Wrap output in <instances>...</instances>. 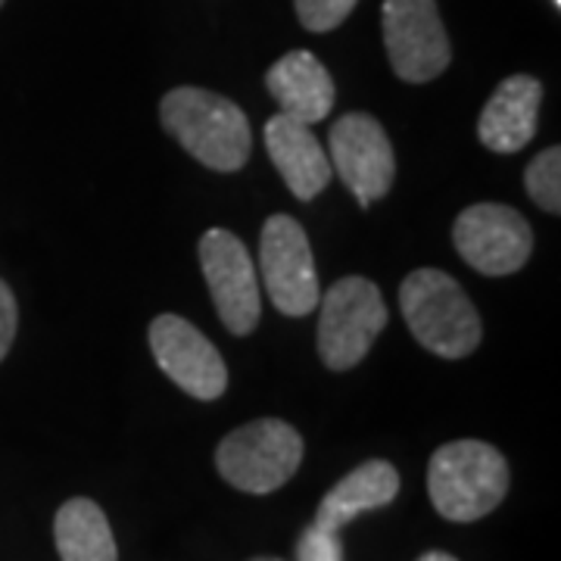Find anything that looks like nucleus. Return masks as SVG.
Segmentation results:
<instances>
[{
    "mask_svg": "<svg viewBox=\"0 0 561 561\" xmlns=\"http://www.w3.org/2000/svg\"><path fill=\"white\" fill-rule=\"evenodd\" d=\"M328 147L331 169H337L362 209L387 197L397 179V157L381 122L368 113H346L331 125Z\"/></svg>",
    "mask_w": 561,
    "mask_h": 561,
    "instance_id": "9",
    "label": "nucleus"
},
{
    "mask_svg": "<svg viewBox=\"0 0 561 561\" xmlns=\"http://www.w3.org/2000/svg\"><path fill=\"white\" fill-rule=\"evenodd\" d=\"M265 84H268L272 98L278 101L280 113L302 122V125H316L334 106L331 72L309 50H290L287 57H280L268 69Z\"/></svg>",
    "mask_w": 561,
    "mask_h": 561,
    "instance_id": "14",
    "label": "nucleus"
},
{
    "mask_svg": "<svg viewBox=\"0 0 561 561\" xmlns=\"http://www.w3.org/2000/svg\"><path fill=\"white\" fill-rule=\"evenodd\" d=\"M265 150L297 201H316L331 181V160L309 125L278 113L265 125Z\"/></svg>",
    "mask_w": 561,
    "mask_h": 561,
    "instance_id": "13",
    "label": "nucleus"
},
{
    "mask_svg": "<svg viewBox=\"0 0 561 561\" xmlns=\"http://www.w3.org/2000/svg\"><path fill=\"white\" fill-rule=\"evenodd\" d=\"M0 7H3V0H0Z\"/></svg>",
    "mask_w": 561,
    "mask_h": 561,
    "instance_id": "24",
    "label": "nucleus"
},
{
    "mask_svg": "<svg viewBox=\"0 0 561 561\" xmlns=\"http://www.w3.org/2000/svg\"><path fill=\"white\" fill-rule=\"evenodd\" d=\"M260 272L262 287L278 312L302 319L319 309L321 290L316 256L297 219L272 216L265 221L260 241Z\"/></svg>",
    "mask_w": 561,
    "mask_h": 561,
    "instance_id": "6",
    "label": "nucleus"
},
{
    "mask_svg": "<svg viewBox=\"0 0 561 561\" xmlns=\"http://www.w3.org/2000/svg\"><path fill=\"white\" fill-rule=\"evenodd\" d=\"M302 437L280 419H260L231 431L216 449V468L243 493H275L297 474Z\"/></svg>",
    "mask_w": 561,
    "mask_h": 561,
    "instance_id": "4",
    "label": "nucleus"
},
{
    "mask_svg": "<svg viewBox=\"0 0 561 561\" xmlns=\"http://www.w3.org/2000/svg\"><path fill=\"white\" fill-rule=\"evenodd\" d=\"M319 356L331 371L356 368L378 334L387 328V306H383L378 284L368 278H341L328 287L324 300H319Z\"/></svg>",
    "mask_w": 561,
    "mask_h": 561,
    "instance_id": "5",
    "label": "nucleus"
},
{
    "mask_svg": "<svg viewBox=\"0 0 561 561\" xmlns=\"http://www.w3.org/2000/svg\"><path fill=\"white\" fill-rule=\"evenodd\" d=\"M16 328H20V306L13 290L0 280V362L7 359L10 346L16 341Z\"/></svg>",
    "mask_w": 561,
    "mask_h": 561,
    "instance_id": "20",
    "label": "nucleus"
},
{
    "mask_svg": "<svg viewBox=\"0 0 561 561\" xmlns=\"http://www.w3.org/2000/svg\"><path fill=\"white\" fill-rule=\"evenodd\" d=\"M356 3L359 0H294L302 28L309 32H334L356 10Z\"/></svg>",
    "mask_w": 561,
    "mask_h": 561,
    "instance_id": "18",
    "label": "nucleus"
},
{
    "mask_svg": "<svg viewBox=\"0 0 561 561\" xmlns=\"http://www.w3.org/2000/svg\"><path fill=\"white\" fill-rule=\"evenodd\" d=\"M427 493L449 522H478L508 493V465L496 446L456 440L440 446L427 468Z\"/></svg>",
    "mask_w": 561,
    "mask_h": 561,
    "instance_id": "3",
    "label": "nucleus"
},
{
    "mask_svg": "<svg viewBox=\"0 0 561 561\" xmlns=\"http://www.w3.org/2000/svg\"><path fill=\"white\" fill-rule=\"evenodd\" d=\"M419 561H459V559H453L449 552H427V556H421Z\"/></svg>",
    "mask_w": 561,
    "mask_h": 561,
    "instance_id": "21",
    "label": "nucleus"
},
{
    "mask_svg": "<svg viewBox=\"0 0 561 561\" xmlns=\"http://www.w3.org/2000/svg\"><path fill=\"white\" fill-rule=\"evenodd\" d=\"M297 561H343L341 534L312 522L297 540Z\"/></svg>",
    "mask_w": 561,
    "mask_h": 561,
    "instance_id": "19",
    "label": "nucleus"
},
{
    "mask_svg": "<svg viewBox=\"0 0 561 561\" xmlns=\"http://www.w3.org/2000/svg\"><path fill=\"white\" fill-rule=\"evenodd\" d=\"M552 3H556V7H561V0H552Z\"/></svg>",
    "mask_w": 561,
    "mask_h": 561,
    "instance_id": "23",
    "label": "nucleus"
},
{
    "mask_svg": "<svg viewBox=\"0 0 561 561\" xmlns=\"http://www.w3.org/2000/svg\"><path fill=\"white\" fill-rule=\"evenodd\" d=\"M150 350L157 365L194 400H219L228 387V368L219 350L181 316H160L150 324Z\"/></svg>",
    "mask_w": 561,
    "mask_h": 561,
    "instance_id": "11",
    "label": "nucleus"
},
{
    "mask_svg": "<svg viewBox=\"0 0 561 561\" xmlns=\"http://www.w3.org/2000/svg\"><path fill=\"white\" fill-rule=\"evenodd\" d=\"M383 47L397 79L424 84L446 72L453 44L440 20L437 0H383Z\"/></svg>",
    "mask_w": 561,
    "mask_h": 561,
    "instance_id": "7",
    "label": "nucleus"
},
{
    "mask_svg": "<svg viewBox=\"0 0 561 561\" xmlns=\"http://www.w3.org/2000/svg\"><path fill=\"white\" fill-rule=\"evenodd\" d=\"M400 493V471L383 459L362 461L356 471H350L319 505L316 524L324 530H337L356 522L362 512L383 508Z\"/></svg>",
    "mask_w": 561,
    "mask_h": 561,
    "instance_id": "15",
    "label": "nucleus"
},
{
    "mask_svg": "<svg viewBox=\"0 0 561 561\" xmlns=\"http://www.w3.org/2000/svg\"><path fill=\"white\" fill-rule=\"evenodd\" d=\"M201 265L221 324L234 337H247L260 324L262 306L256 265L250 262L241 238L225 228L206 231L201 238Z\"/></svg>",
    "mask_w": 561,
    "mask_h": 561,
    "instance_id": "10",
    "label": "nucleus"
},
{
    "mask_svg": "<svg viewBox=\"0 0 561 561\" xmlns=\"http://www.w3.org/2000/svg\"><path fill=\"white\" fill-rule=\"evenodd\" d=\"M54 537H57V552L62 561H119L113 530L98 502H66L57 512Z\"/></svg>",
    "mask_w": 561,
    "mask_h": 561,
    "instance_id": "16",
    "label": "nucleus"
},
{
    "mask_svg": "<svg viewBox=\"0 0 561 561\" xmlns=\"http://www.w3.org/2000/svg\"><path fill=\"white\" fill-rule=\"evenodd\" d=\"M162 128L216 172H238L250 160L253 135L238 103L206 88H175L160 103Z\"/></svg>",
    "mask_w": 561,
    "mask_h": 561,
    "instance_id": "1",
    "label": "nucleus"
},
{
    "mask_svg": "<svg viewBox=\"0 0 561 561\" xmlns=\"http://www.w3.org/2000/svg\"><path fill=\"white\" fill-rule=\"evenodd\" d=\"M402 319L412 337L443 359H465L481 346V316L459 280L440 268H419L400 287Z\"/></svg>",
    "mask_w": 561,
    "mask_h": 561,
    "instance_id": "2",
    "label": "nucleus"
},
{
    "mask_svg": "<svg viewBox=\"0 0 561 561\" xmlns=\"http://www.w3.org/2000/svg\"><path fill=\"white\" fill-rule=\"evenodd\" d=\"M459 256L481 275L502 278L524 268L534 250V231L518 209L500 203L468 206L453 225Z\"/></svg>",
    "mask_w": 561,
    "mask_h": 561,
    "instance_id": "8",
    "label": "nucleus"
},
{
    "mask_svg": "<svg viewBox=\"0 0 561 561\" xmlns=\"http://www.w3.org/2000/svg\"><path fill=\"white\" fill-rule=\"evenodd\" d=\"M253 561H280V559H253Z\"/></svg>",
    "mask_w": 561,
    "mask_h": 561,
    "instance_id": "22",
    "label": "nucleus"
},
{
    "mask_svg": "<svg viewBox=\"0 0 561 561\" xmlns=\"http://www.w3.org/2000/svg\"><path fill=\"white\" fill-rule=\"evenodd\" d=\"M542 84L534 76H512L493 91L478 122V138L493 153H518L524 150L540 122Z\"/></svg>",
    "mask_w": 561,
    "mask_h": 561,
    "instance_id": "12",
    "label": "nucleus"
},
{
    "mask_svg": "<svg viewBox=\"0 0 561 561\" xmlns=\"http://www.w3.org/2000/svg\"><path fill=\"white\" fill-rule=\"evenodd\" d=\"M524 187L540 209L559 216L561 209V150L549 147L524 172Z\"/></svg>",
    "mask_w": 561,
    "mask_h": 561,
    "instance_id": "17",
    "label": "nucleus"
}]
</instances>
